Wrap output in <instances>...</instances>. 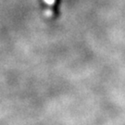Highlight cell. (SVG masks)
Wrapping results in <instances>:
<instances>
[{
	"label": "cell",
	"instance_id": "6da1fadb",
	"mask_svg": "<svg viewBox=\"0 0 125 125\" xmlns=\"http://www.w3.org/2000/svg\"><path fill=\"white\" fill-rule=\"evenodd\" d=\"M45 4H47L48 6H54L56 3V0H44Z\"/></svg>",
	"mask_w": 125,
	"mask_h": 125
}]
</instances>
